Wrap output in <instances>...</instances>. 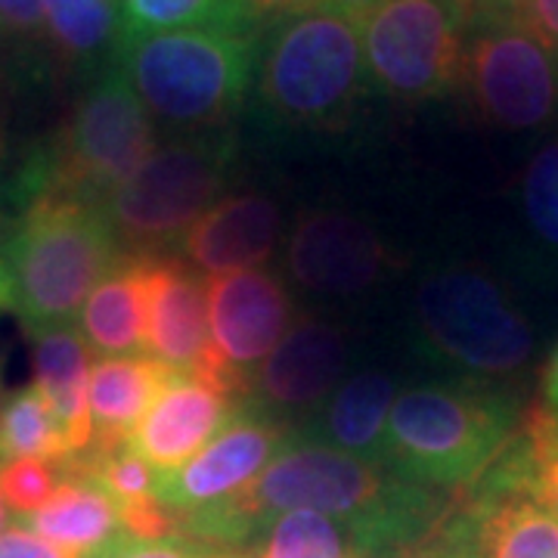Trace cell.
I'll list each match as a JSON object with an SVG mask.
<instances>
[{
  "label": "cell",
  "instance_id": "cell-1",
  "mask_svg": "<svg viewBox=\"0 0 558 558\" xmlns=\"http://www.w3.org/2000/svg\"><path fill=\"white\" fill-rule=\"evenodd\" d=\"M295 509L351 521L376 556L379 549L416 537L432 512V494L425 484L400 475L391 478L381 462L351 457L323 440L295 435L240 494L174 515V521L180 534L220 546L242 543L270 515Z\"/></svg>",
  "mask_w": 558,
  "mask_h": 558
},
{
  "label": "cell",
  "instance_id": "cell-2",
  "mask_svg": "<svg viewBox=\"0 0 558 558\" xmlns=\"http://www.w3.org/2000/svg\"><path fill=\"white\" fill-rule=\"evenodd\" d=\"M124 258L106 208L47 196L28 205L3 245L10 307L25 332L75 326L84 301Z\"/></svg>",
  "mask_w": 558,
  "mask_h": 558
},
{
  "label": "cell",
  "instance_id": "cell-3",
  "mask_svg": "<svg viewBox=\"0 0 558 558\" xmlns=\"http://www.w3.org/2000/svg\"><path fill=\"white\" fill-rule=\"evenodd\" d=\"M119 65L156 124L183 137L215 134L236 116L255 69V35L161 32L121 44Z\"/></svg>",
  "mask_w": 558,
  "mask_h": 558
},
{
  "label": "cell",
  "instance_id": "cell-4",
  "mask_svg": "<svg viewBox=\"0 0 558 558\" xmlns=\"http://www.w3.org/2000/svg\"><path fill=\"white\" fill-rule=\"evenodd\" d=\"M515 435V407L478 385H418L391 407L385 465L432 487H472Z\"/></svg>",
  "mask_w": 558,
  "mask_h": 558
},
{
  "label": "cell",
  "instance_id": "cell-5",
  "mask_svg": "<svg viewBox=\"0 0 558 558\" xmlns=\"http://www.w3.org/2000/svg\"><path fill=\"white\" fill-rule=\"evenodd\" d=\"M366 78L360 22L326 7L277 22L258 60L260 102L289 128H341Z\"/></svg>",
  "mask_w": 558,
  "mask_h": 558
},
{
  "label": "cell",
  "instance_id": "cell-6",
  "mask_svg": "<svg viewBox=\"0 0 558 558\" xmlns=\"http://www.w3.org/2000/svg\"><path fill=\"white\" fill-rule=\"evenodd\" d=\"M233 159L236 146L223 131L156 146L153 156L102 202L124 255H171L190 227L220 199Z\"/></svg>",
  "mask_w": 558,
  "mask_h": 558
},
{
  "label": "cell",
  "instance_id": "cell-7",
  "mask_svg": "<svg viewBox=\"0 0 558 558\" xmlns=\"http://www.w3.org/2000/svg\"><path fill=\"white\" fill-rule=\"evenodd\" d=\"M47 146L53 196L102 202L153 156L156 121L119 60L81 94L62 131Z\"/></svg>",
  "mask_w": 558,
  "mask_h": 558
},
{
  "label": "cell",
  "instance_id": "cell-8",
  "mask_svg": "<svg viewBox=\"0 0 558 558\" xmlns=\"http://www.w3.org/2000/svg\"><path fill=\"white\" fill-rule=\"evenodd\" d=\"M416 317L425 348L475 379H506L534 354L531 323L475 267H444L425 279Z\"/></svg>",
  "mask_w": 558,
  "mask_h": 558
},
{
  "label": "cell",
  "instance_id": "cell-9",
  "mask_svg": "<svg viewBox=\"0 0 558 558\" xmlns=\"http://www.w3.org/2000/svg\"><path fill=\"white\" fill-rule=\"evenodd\" d=\"M469 10L462 0H381L360 20L366 75L400 102L459 87Z\"/></svg>",
  "mask_w": 558,
  "mask_h": 558
},
{
  "label": "cell",
  "instance_id": "cell-10",
  "mask_svg": "<svg viewBox=\"0 0 558 558\" xmlns=\"http://www.w3.org/2000/svg\"><path fill=\"white\" fill-rule=\"evenodd\" d=\"M459 87L499 131H537L558 109V65L515 10L469 20Z\"/></svg>",
  "mask_w": 558,
  "mask_h": 558
},
{
  "label": "cell",
  "instance_id": "cell-11",
  "mask_svg": "<svg viewBox=\"0 0 558 558\" xmlns=\"http://www.w3.org/2000/svg\"><path fill=\"white\" fill-rule=\"evenodd\" d=\"M292 329V299L277 274L240 270L208 282V332L218 385L248 403L252 376Z\"/></svg>",
  "mask_w": 558,
  "mask_h": 558
},
{
  "label": "cell",
  "instance_id": "cell-12",
  "mask_svg": "<svg viewBox=\"0 0 558 558\" xmlns=\"http://www.w3.org/2000/svg\"><path fill=\"white\" fill-rule=\"evenodd\" d=\"M295 438L289 425L264 416L255 407H242L236 418L208 440L196 457L178 472L159 475L156 497L171 515H186L205 506L223 502L248 487L267 469V462Z\"/></svg>",
  "mask_w": 558,
  "mask_h": 558
},
{
  "label": "cell",
  "instance_id": "cell-13",
  "mask_svg": "<svg viewBox=\"0 0 558 558\" xmlns=\"http://www.w3.org/2000/svg\"><path fill=\"white\" fill-rule=\"evenodd\" d=\"M146 351L168 369L218 388L208 332V286L199 270L174 252L146 258Z\"/></svg>",
  "mask_w": 558,
  "mask_h": 558
},
{
  "label": "cell",
  "instance_id": "cell-14",
  "mask_svg": "<svg viewBox=\"0 0 558 558\" xmlns=\"http://www.w3.org/2000/svg\"><path fill=\"white\" fill-rule=\"evenodd\" d=\"M344 336L323 319H301L252 376L248 407L292 428L295 416L317 413L339 388Z\"/></svg>",
  "mask_w": 558,
  "mask_h": 558
},
{
  "label": "cell",
  "instance_id": "cell-15",
  "mask_svg": "<svg viewBox=\"0 0 558 558\" xmlns=\"http://www.w3.org/2000/svg\"><path fill=\"white\" fill-rule=\"evenodd\" d=\"M388 267L379 233L348 211H304L289 240V270L304 289L326 295H360L373 289Z\"/></svg>",
  "mask_w": 558,
  "mask_h": 558
},
{
  "label": "cell",
  "instance_id": "cell-16",
  "mask_svg": "<svg viewBox=\"0 0 558 558\" xmlns=\"http://www.w3.org/2000/svg\"><path fill=\"white\" fill-rule=\"evenodd\" d=\"M242 407L245 400L233 398L208 381L186 373H171L156 403L134 428L131 447L156 469V475H171L196 457L215 435H220Z\"/></svg>",
  "mask_w": 558,
  "mask_h": 558
},
{
  "label": "cell",
  "instance_id": "cell-17",
  "mask_svg": "<svg viewBox=\"0 0 558 558\" xmlns=\"http://www.w3.org/2000/svg\"><path fill=\"white\" fill-rule=\"evenodd\" d=\"M277 202L260 193H242L218 199L180 242V258L199 274L227 277L240 270H258L274 258L279 242Z\"/></svg>",
  "mask_w": 558,
  "mask_h": 558
},
{
  "label": "cell",
  "instance_id": "cell-18",
  "mask_svg": "<svg viewBox=\"0 0 558 558\" xmlns=\"http://www.w3.org/2000/svg\"><path fill=\"white\" fill-rule=\"evenodd\" d=\"M32 373L35 388L53 407L65 438V462L81 459L94 444V422L87 403L90 348L75 326L32 329Z\"/></svg>",
  "mask_w": 558,
  "mask_h": 558
},
{
  "label": "cell",
  "instance_id": "cell-19",
  "mask_svg": "<svg viewBox=\"0 0 558 558\" xmlns=\"http://www.w3.org/2000/svg\"><path fill=\"white\" fill-rule=\"evenodd\" d=\"M475 487L469 519L481 558H558V519L527 487Z\"/></svg>",
  "mask_w": 558,
  "mask_h": 558
},
{
  "label": "cell",
  "instance_id": "cell-20",
  "mask_svg": "<svg viewBox=\"0 0 558 558\" xmlns=\"http://www.w3.org/2000/svg\"><path fill=\"white\" fill-rule=\"evenodd\" d=\"M28 531L53 543L69 558H94L124 537L119 502L97 481L65 472L57 494L38 512L20 519Z\"/></svg>",
  "mask_w": 558,
  "mask_h": 558
},
{
  "label": "cell",
  "instance_id": "cell-21",
  "mask_svg": "<svg viewBox=\"0 0 558 558\" xmlns=\"http://www.w3.org/2000/svg\"><path fill=\"white\" fill-rule=\"evenodd\" d=\"M395 400H398V388L388 373L379 369L357 373L354 379L341 381L319 407L314 428H307L304 438L323 440L351 457L385 465V432Z\"/></svg>",
  "mask_w": 558,
  "mask_h": 558
},
{
  "label": "cell",
  "instance_id": "cell-22",
  "mask_svg": "<svg viewBox=\"0 0 558 558\" xmlns=\"http://www.w3.org/2000/svg\"><path fill=\"white\" fill-rule=\"evenodd\" d=\"M174 369L153 357H102L90 366L87 403L94 422L90 447L128 444L140 418L156 403Z\"/></svg>",
  "mask_w": 558,
  "mask_h": 558
},
{
  "label": "cell",
  "instance_id": "cell-23",
  "mask_svg": "<svg viewBox=\"0 0 558 558\" xmlns=\"http://www.w3.org/2000/svg\"><path fill=\"white\" fill-rule=\"evenodd\" d=\"M81 339L100 357H146V258L124 255L84 301Z\"/></svg>",
  "mask_w": 558,
  "mask_h": 558
},
{
  "label": "cell",
  "instance_id": "cell-24",
  "mask_svg": "<svg viewBox=\"0 0 558 558\" xmlns=\"http://www.w3.org/2000/svg\"><path fill=\"white\" fill-rule=\"evenodd\" d=\"M44 44L65 69H109L124 44L121 0H40Z\"/></svg>",
  "mask_w": 558,
  "mask_h": 558
},
{
  "label": "cell",
  "instance_id": "cell-25",
  "mask_svg": "<svg viewBox=\"0 0 558 558\" xmlns=\"http://www.w3.org/2000/svg\"><path fill=\"white\" fill-rule=\"evenodd\" d=\"M124 40L161 32H223L255 35L245 0H121Z\"/></svg>",
  "mask_w": 558,
  "mask_h": 558
},
{
  "label": "cell",
  "instance_id": "cell-26",
  "mask_svg": "<svg viewBox=\"0 0 558 558\" xmlns=\"http://www.w3.org/2000/svg\"><path fill=\"white\" fill-rule=\"evenodd\" d=\"M245 558H373V549L351 521L323 512H282Z\"/></svg>",
  "mask_w": 558,
  "mask_h": 558
},
{
  "label": "cell",
  "instance_id": "cell-27",
  "mask_svg": "<svg viewBox=\"0 0 558 558\" xmlns=\"http://www.w3.org/2000/svg\"><path fill=\"white\" fill-rule=\"evenodd\" d=\"M22 457L65 462V438L57 413L35 385L13 391L0 403V465Z\"/></svg>",
  "mask_w": 558,
  "mask_h": 558
},
{
  "label": "cell",
  "instance_id": "cell-28",
  "mask_svg": "<svg viewBox=\"0 0 558 558\" xmlns=\"http://www.w3.org/2000/svg\"><path fill=\"white\" fill-rule=\"evenodd\" d=\"M521 218L539 248L558 258V140L543 146L524 168Z\"/></svg>",
  "mask_w": 558,
  "mask_h": 558
},
{
  "label": "cell",
  "instance_id": "cell-29",
  "mask_svg": "<svg viewBox=\"0 0 558 558\" xmlns=\"http://www.w3.org/2000/svg\"><path fill=\"white\" fill-rule=\"evenodd\" d=\"M515 435L527 450L531 494L558 519V416L546 403H537L524 413Z\"/></svg>",
  "mask_w": 558,
  "mask_h": 558
},
{
  "label": "cell",
  "instance_id": "cell-30",
  "mask_svg": "<svg viewBox=\"0 0 558 558\" xmlns=\"http://www.w3.org/2000/svg\"><path fill=\"white\" fill-rule=\"evenodd\" d=\"M62 478H65L62 462L40 457L10 459L0 465V494H3V502L20 519H25V515L38 512L40 506L57 494Z\"/></svg>",
  "mask_w": 558,
  "mask_h": 558
},
{
  "label": "cell",
  "instance_id": "cell-31",
  "mask_svg": "<svg viewBox=\"0 0 558 558\" xmlns=\"http://www.w3.org/2000/svg\"><path fill=\"white\" fill-rule=\"evenodd\" d=\"M94 558H245L236 553H220L215 546H193L186 539H134L124 537L116 539L109 549H102Z\"/></svg>",
  "mask_w": 558,
  "mask_h": 558
},
{
  "label": "cell",
  "instance_id": "cell-32",
  "mask_svg": "<svg viewBox=\"0 0 558 558\" xmlns=\"http://www.w3.org/2000/svg\"><path fill=\"white\" fill-rule=\"evenodd\" d=\"M398 558H481L469 512H465V519L444 524V531L438 534L407 546Z\"/></svg>",
  "mask_w": 558,
  "mask_h": 558
},
{
  "label": "cell",
  "instance_id": "cell-33",
  "mask_svg": "<svg viewBox=\"0 0 558 558\" xmlns=\"http://www.w3.org/2000/svg\"><path fill=\"white\" fill-rule=\"evenodd\" d=\"M0 38L10 44L44 40V3L40 0H0Z\"/></svg>",
  "mask_w": 558,
  "mask_h": 558
},
{
  "label": "cell",
  "instance_id": "cell-34",
  "mask_svg": "<svg viewBox=\"0 0 558 558\" xmlns=\"http://www.w3.org/2000/svg\"><path fill=\"white\" fill-rule=\"evenodd\" d=\"M515 13L534 28L558 65V0H521Z\"/></svg>",
  "mask_w": 558,
  "mask_h": 558
},
{
  "label": "cell",
  "instance_id": "cell-35",
  "mask_svg": "<svg viewBox=\"0 0 558 558\" xmlns=\"http://www.w3.org/2000/svg\"><path fill=\"white\" fill-rule=\"evenodd\" d=\"M0 558H69L60 553L53 543L38 537L35 531H28L25 524L7 527L0 534Z\"/></svg>",
  "mask_w": 558,
  "mask_h": 558
},
{
  "label": "cell",
  "instance_id": "cell-36",
  "mask_svg": "<svg viewBox=\"0 0 558 558\" xmlns=\"http://www.w3.org/2000/svg\"><path fill=\"white\" fill-rule=\"evenodd\" d=\"M245 7L252 20L260 25V22H282L307 10H317L319 0H245Z\"/></svg>",
  "mask_w": 558,
  "mask_h": 558
},
{
  "label": "cell",
  "instance_id": "cell-37",
  "mask_svg": "<svg viewBox=\"0 0 558 558\" xmlns=\"http://www.w3.org/2000/svg\"><path fill=\"white\" fill-rule=\"evenodd\" d=\"M543 403L558 416V344L543 369Z\"/></svg>",
  "mask_w": 558,
  "mask_h": 558
},
{
  "label": "cell",
  "instance_id": "cell-38",
  "mask_svg": "<svg viewBox=\"0 0 558 558\" xmlns=\"http://www.w3.org/2000/svg\"><path fill=\"white\" fill-rule=\"evenodd\" d=\"M381 0H319V7L326 10H336V13H344L351 20H363L373 7H379Z\"/></svg>",
  "mask_w": 558,
  "mask_h": 558
},
{
  "label": "cell",
  "instance_id": "cell-39",
  "mask_svg": "<svg viewBox=\"0 0 558 558\" xmlns=\"http://www.w3.org/2000/svg\"><path fill=\"white\" fill-rule=\"evenodd\" d=\"M469 10V20L481 13H502V10H519L521 0H462Z\"/></svg>",
  "mask_w": 558,
  "mask_h": 558
},
{
  "label": "cell",
  "instance_id": "cell-40",
  "mask_svg": "<svg viewBox=\"0 0 558 558\" xmlns=\"http://www.w3.org/2000/svg\"><path fill=\"white\" fill-rule=\"evenodd\" d=\"M10 301V286H7V270H3V264H0V307Z\"/></svg>",
  "mask_w": 558,
  "mask_h": 558
},
{
  "label": "cell",
  "instance_id": "cell-41",
  "mask_svg": "<svg viewBox=\"0 0 558 558\" xmlns=\"http://www.w3.org/2000/svg\"><path fill=\"white\" fill-rule=\"evenodd\" d=\"M7 531V502H3V494H0V534Z\"/></svg>",
  "mask_w": 558,
  "mask_h": 558
},
{
  "label": "cell",
  "instance_id": "cell-42",
  "mask_svg": "<svg viewBox=\"0 0 558 558\" xmlns=\"http://www.w3.org/2000/svg\"><path fill=\"white\" fill-rule=\"evenodd\" d=\"M0 376H3V360H0Z\"/></svg>",
  "mask_w": 558,
  "mask_h": 558
}]
</instances>
